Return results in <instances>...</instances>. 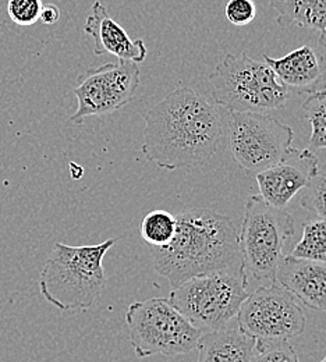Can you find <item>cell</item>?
<instances>
[{"label":"cell","instance_id":"cell-1","mask_svg":"<svg viewBox=\"0 0 326 362\" xmlns=\"http://www.w3.org/2000/svg\"><path fill=\"white\" fill-rule=\"evenodd\" d=\"M142 153L169 172L205 165L223 136L222 113L188 87L170 92L145 113Z\"/></svg>","mask_w":326,"mask_h":362},{"label":"cell","instance_id":"cell-2","mask_svg":"<svg viewBox=\"0 0 326 362\" xmlns=\"http://www.w3.org/2000/svg\"><path fill=\"white\" fill-rule=\"evenodd\" d=\"M176 216V234L158 248L153 268L173 287L187 280L241 267L238 234L232 221L212 209L192 208Z\"/></svg>","mask_w":326,"mask_h":362},{"label":"cell","instance_id":"cell-3","mask_svg":"<svg viewBox=\"0 0 326 362\" xmlns=\"http://www.w3.org/2000/svg\"><path fill=\"white\" fill-rule=\"evenodd\" d=\"M115 244V238L81 247L56 243L40 277L44 298L62 311L93 307L106 284L103 258Z\"/></svg>","mask_w":326,"mask_h":362},{"label":"cell","instance_id":"cell-4","mask_svg":"<svg viewBox=\"0 0 326 362\" xmlns=\"http://www.w3.org/2000/svg\"><path fill=\"white\" fill-rule=\"evenodd\" d=\"M212 99L231 113H264L286 106L291 96L274 70L245 53L226 54L209 76Z\"/></svg>","mask_w":326,"mask_h":362},{"label":"cell","instance_id":"cell-5","mask_svg":"<svg viewBox=\"0 0 326 362\" xmlns=\"http://www.w3.org/2000/svg\"><path fill=\"white\" fill-rule=\"evenodd\" d=\"M244 267L197 276L175 287L172 305L198 329L219 330L237 317L248 297Z\"/></svg>","mask_w":326,"mask_h":362},{"label":"cell","instance_id":"cell-6","mask_svg":"<svg viewBox=\"0 0 326 362\" xmlns=\"http://www.w3.org/2000/svg\"><path fill=\"white\" fill-rule=\"evenodd\" d=\"M294 234V219L284 209L268 205L260 195L245 201L238 233L241 264L257 280L276 281L283 251Z\"/></svg>","mask_w":326,"mask_h":362},{"label":"cell","instance_id":"cell-7","mask_svg":"<svg viewBox=\"0 0 326 362\" xmlns=\"http://www.w3.org/2000/svg\"><path fill=\"white\" fill-rule=\"evenodd\" d=\"M130 343L139 358L176 357L197 349L202 330L182 315L168 298L130 304L126 313Z\"/></svg>","mask_w":326,"mask_h":362},{"label":"cell","instance_id":"cell-8","mask_svg":"<svg viewBox=\"0 0 326 362\" xmlns=\"http://www.w3.org/2000/svg\"><path fill=\"white\" fill-rule=\"evenodd\" d=\"M229 149L234 160L250 175L279 163L291 148L293 129L264 113H231Z\"/></svg>","mask_w":326,"mask_h":362},{"label":"cell","instance_id":"cell-9","mask_svg":"<svg viewBox=\"0 0 326 362\" xmlns=\"http://www.w3.org/2000/svg\"><path fill=\"white\" fill-rule=\"evenodd\" d=\"M305 325L298 301L276 281L248 294L237 314V327L255 340H290Z\"/></svg>","mask_w":326,"mask_h":362},{"label":"cell","instance_id":"cell-10","mask_svg":"<svg viewBox=\"0 0 326 362\" xmlns=\"http://www.w3.org/2000/svg\"><path fill=\"white\" fill-rule=\"evenodd\" d=\"M140 84V69L133 62L117 60L88 69L77 78L73 90L78 107L70 122L81 124L88 117L120 110L134 99Z\"/></svg>","mask_w":326,"mask_h":362},{"label":"cell","instance_id":"cell-11","mask_svg":"<svg viewBox=\"0 0 326 362\" xmlns=\"http://www.w3.org/2000/svg\"><path fill=\"white\" fill-rule=\"evenodd\" d=\"M318 172V158L314 152L291 146L279 163L255 175L260 197L268 205L284 209Z\"/></svg>","mask_w":326,"mask_h":362},{"label":"cell","instance_id":"cell-12","mask_svg":"<svg viewBox=\"0 0 326 362\" xmlns=\"http://www.w3.org/2000/svg\"><path fill=\"white\" fill-rule=\"evenodd\" d=\"M84 31L95 41L93 53L96 56L109 53L116 56L117 60H127L136 64L146 59L148 49L144 41L130 38L127 31L109 16L106 7L99 0L93 1Z\"/></svg>","mask_w":326,"mask_h":362},{"label":"cell","instance_id":"cell-13","mask_svg":"<svg viewBox=\"0 0 326 362\" xmlns=\"http://www.w3.org/2000/svg\"><path fill=\"white\" fill-rule=\"evenodd\" d=\"M276 281L310 310L326 313V264L283 257Z\"/></svg>","mask_w":326,"mask_h":362},{"label":"cell","instance_id":"cell-14","mask_svg":"<svg viewBox=\"0 0 326 362\" xmlns=\"http://www.w3.org/2000/svg\"><path fill=\"white\" fill-rule=\"evenodd\" d=\"M265 63L289 90H305L322 77V57L311 46L294 49L286 56L274 59L264 54Z\"/></svg>","mask_w":326,"mask_h":362},{"label":"cell","instance_id":"cell-15","mask_svg":"<svg viewBox=\"0 0 326 362\" xmlns=\"http://www.w3.org/2000/svg\"><path fill=\"white\" fill-rule=\"evenodd\" d=\"M255 341L238 327L211 330L199 337L197 362H251Z\"/></svg>","mask_w":326,"mask_h":362},{"label":"cell","instance_id":"cell-16","mask_svg":"<svg viewBox=\"0 0 326 362\" xmlns=\"http://www.w3.org/2000/svg\"><path fill=\"white\" fill-rule=\"evenodd\" d=\"M278 11L276 24L280 28L297 25L326 34V0H269Z\"/></svg>","mask_w":326,"mask_h":362},{"label":"cell","instance_id":"cell-17","mask_svg":"<svg viewBox=\"0 0 326 362\" xmlns=\"http://www.w3.org/2000/svg\"><path fill=\"white\" fill-rule=\"evenodd\" d=\"M303 119L311 126V136L308 149H326V88L311 90L310 96L301 105Z\"/></svg>","mask_w":326,"mask_h":362},{"label":"cell","instance_id":"cell-18","mask_svg":"<svg viewBox=\"0 0 326 362\" xmlns=\"http://www.w3.org/2000/svg\"><path fill=\"white\" fill-rule=\"evenodd\" d=\"M294 258L326 264V219H313L303 225V235L290 254Z\"/></svg>","mask_w":326,"mask_h":362},{"label":"cell","instance_id":"cell-19","mask_svg":"<svg viewBox=\"0 0 326 362\" xmlns=\"http://www.w3.org/2000/svg\"><path fill=\"white\" fill-rule=\"evenodd\" d=\"M176 216L168 211L156 209L149 212L141 223V237L152 247L163 248L170 244L176 234Z\"/></svg>","mask_w":326,"mask_h":362},{"label":"cell","instance_id":"cell-20","mask_svg":"<svg viewBox=\"0 0 326 362\" xmlns=\"http://www.w3.org/2000/svg\"><path fill=\"white\" fill-rule=\"evenodd\" d=\"M251 362H300L289 340H257Z\"/></svg>","mask_w":326,"mask_h":362},{"label":"cell","instance_id":"cell-21","mask_svg":"<svg viewBox=\"0 0 326 362\" xmlns=\"http://www.w3.org/2000/svg\"><path fill=\"white\" fill-rule=\"evenodd\" d=\"M300 205L318 219H326V172H318L307 184Z\"/></svg>","mask_w":326,"mask_h":362},{"label":"cell","instance_id":"cell-22","mask_svg":"<svg viewBox=\"0 0 326 362\" xmlns=\"http://www.w3.org/2000/svg\"><path fill=\"white\" fill-rule=\"evenodd\" d=\"M42 0H8L7 14L20 27H31L40 21Z\"/></svg>","mask_w":326,"mask_h":362},{"label":"cell","instance_id":"cell-23","mask_svg":"<svg viewBox=\"0 0 326 362\" xmlns=\"http://www.w3.org/2000/svg\"><path fill=\"white\" fill-rule=\"evenodd\" d=\"M225 16L233 25L244 27L255 20L257 6L254 0H229L225 7Z\"/></svg>","mask_w":326,"mask_h":362},{"label":"cell","instance_id":"cell-24","mask_svg":"<svg viewBox=\"0 0 326 362\" xmlns=\"http://www.w3.org/2000/svg\"><path fill=\"white\" fill-rule=\"evenodd\" d=\"M60 20V8L53 4V3H47L42 6L40 21L44 23L45 25H53Z\"/></svg>","mask_w":326,"mask_h":362},{"label":"cell","instance_id":"cell-25","mask_svg":"<svg viewBox=\"0 0 326 362\" xmlns=\"http://www.w3.org/2000/svg\"><path fill=\"white\" fill-rule=\"evenodd\" d=\"M320 44L324 46V47L326 49V34H324V35H321V37H320Z\"/></svg>","mask_w":326,"mask_h":362},{"label":"cell","instance_id":"cell-26","mask_svg":"<svg viewBox=\"0 0 326 362\" xmlns=\"http://www.w3.org/2000/svg\"><path fill=\"white\" fill-rule=\"evenodd\" d=\"M318 362H326V356H325V357H324V358H322V360H321V361H318Z\"/></svg>","mask_w":326,"mask_h":362}]
</instances>
